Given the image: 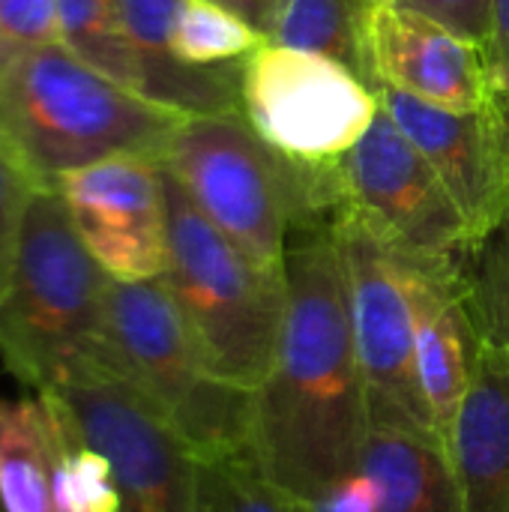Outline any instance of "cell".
<instances>
[{
	"mask_svg": "<svg viewBox=\"0 0 509 512\" xmlns=\"http://www.w3.org/2000/svg\"><path fill=\"white\" fill-rule=\"evenodd\" d=\"M57 21L63 48L138 93V72L120 0H57Z\"/></svg>",
	"mask_w": 509,
	"mask_h": 512,
	"instance_id": "7402d4cb",
	"label": "cell"
},
{
	"mask_svg": "<svg viewBox=\"0 0 509 512\" xmlns=\"http://www.w3.org/2000/svg\"><path fill=\"white\" fill-rule=\"evenodd\" d=\"M240 111L285 162L324 174L369 132L381 99L345 63L267 39L240 66Z\"/></svg>",
	"mask_w": 509,
	"mask_h": 512,
	"instance_id": "ba28073f",
	"label": "cell"
},
{
	"mask_svg": "<svg viewBox=\"0 0 509 512\" xmlns=\"http://www.w3.org/2000/svg\"><path fill=\"white\" fill-rule=\"evenodd\" d=\"M45 192L0 135V297L9 285L33 198Z\"/></svg>",
	"mask_w": 509,
	"mask_h": 512,
	"instance_id": "cb8c5ba5",
	"label": "cell"
},
{
	"mask_svg": "<svg viewBox=\"0 0 509 512\" xmlns=\"http://www.w3.org/2000/svg\"><path fill=\"white\" fill-rule=\"evenodd\" d=\"M333 213L291 222L276 357L252 393V462L300 501L357 471L372 432Z\"/></svg>",
	"mask_w": 509,
	"mask_h": 512,
	"instance_id": "6da1fadb",
	"label": "cell"
},
{
	"mask_svg": "<svg viewBox=\"0 0 509 512\" xmlns=\"http://www.w3.org/2000/svg\"><path fill=\"white\" fill-rule=\"evenodd\" d=\"M162 165L186 198L273 276H285L291 222L312 210H336L327 177L285 162L243 111L186 117Z\"/></svg>",
	"mask_w": 509,
	"mask_h": 512,
	"instance_id": "277c9868",
	"label": "cell"
},
{
	"mask_svg": "<svg viewBox=\"0 0 509 512\" xmlns=\"http://www.w3.org/2000/svg\"><path fill=\"white\" fill-rule=\"evenodd\" d=\"M333 192L336 207L363 219L405 261L462 270L471 228L435 168L384 108L333 168Z\"/></svg>",
	"mask_w": 509,
	"mask_h": 512,
	"instance_id": "30bf717a",
	"label": "cell"
},
{
	"mask_svg": "<svg viewBox=\"0 0 509 512\" xmlns=\"http://www.w3.org/2000/svg\"><path fill=\"white\" fill-rule=\"evenodd\" d=\"M333 231L348 279L354 345L372 429H393L441 444L420 387L417 321L405 258L342 207L333 213Z\"/></svg>",
	"mask_w": 509,
	"mask_h": 512,
	"instance_id": "9c48e42d",
	"label": "cell"
},
{
	"mask_svg": "<svg viewBox=\"0 0 509 512\" xmlns=\"http://www.w3.org/2000/svg\"><path fill=\"white\" fill-rule=\"evenodd\" d=\"M264 42L258 27L216 0H183L171 27V51L192 69L237 66Z\"/></svg>",
	"mask_w": 509,
	"mask_h": 512,
	"instance_id": "44dd1931",
	"label": "cell"
},
{
	"mask_svg": "<svg viewBox=\"0 0 509 512\" xmlns=\"http://www.w3.org/2000/svg\"><path fill=\"white\" fill-rule=\"evenodd\" d=\"M459 279L480 339L509 354V198L498 219L471 240Z\"/></svg>",
	"mask_w": 509,
	"mask_h": 512,
	"instance_id": "ffe728a7",
	"label": "cell"
},
{
	"mask_svg": "<svg viewBox=\"0 0 509 512\" xmlns=\"http://www.w3.org/2000/svg\"><path fill=\"white\" fill-rule=\"evenodd\" d=\"M309 504L315 512H378V483L357 468Z\"/></svg>",
	"mask_w": 509,
	"mask_h": 512,
	"instance_id": "83f0119b",
	"label": "cell"
},
{
	"mask_svg": "<svg viewBox=\"0 0 509 512\" xmlns=\"http://www.w3.org/2000/svg\"><path fill=\"white\" fill-rule=\"evenodd\" d=\"M39 396L108 462L123 512H198L195 450L105 354L78 363Z\"/></svg>",
	"mask_w": 509,
	"mask_h": 512,
	"instance_id": "52a82bcc",
	"label": "cell"
},
{
	"mask_svg": "<svg viewBox=\"0 0 509 512\" xmlns=\"http://www.w3.org/2000/svg\"><path fill=\"white\" fill-rule=\"evenodd\" d=\"M111 276L81 243L57 189L33 198L0 297V363L33 393L105 354Z\"/></svg>",
	"mask_w": 509,
	"mask_h": 512,
	"instance_id": "3957f363",
	"label": "cell"
},
{
	"mask_svg": "<svg viewBox=\"0 0 509 512\" xmlns=\"http://www.w3.org/2000/svg\"><path fill=\"white\" fill-rule=\"evenodd\" d=\"M486 63L492 78V96L501 117L509 114V0H492L489 33H486Z\"/></svg>",
	"mask_w": 509,
	"mask_h": 512,
	"instance_id": "4316f807",
	"label": "cell"
},
{
	"mask_svg": "<svg viewBox=\"0 0 509 512\" xmlns=\"http://www.w3.org/2000/svg\"><path fill=\"white\" fill-rule=\"evenodd\" d=\"M375 93L447 186L471 228V240L483 234L509 198V141L501 111L495 105L447 111L390 87Z\"/></svg>",
	"mask_w": 509,
	"mask_h": 512,
	"instance_id": "4fadbf2b",
	"label": "cell"
},
{
	"mask_svg": "<svg viewBox=\"0 0 509 512\" xmlns=\"http://www.w3.org/2000/svg\"><path fill=\"white\" fill-rule=\"evenodd\" d=\"M186 114L117 84L63 45L0 63V135L39 183L114 156H165Z\"/></svg>",
	"mask_w": 509,
	"mask_h": 512,
	"instance_id": "7a4b0ae2",
	"label": "cell"
},
{
	"mask_svg": "<svg viewBox=\"0 0 509 512\" xmlns=\"http://www.w3.org/2000/svg\"><path fill=\"white\" fill-rule=\"evenodd\" d=\"M396 3L417 9V12L453 27L456 33L486 45L492 0H396Z\"/></svg>",
	"mask_w": 509,
	"mask_h": 512,
	"instance_id": "484cf974",
	"label": "cell"
},
{
	"mask_svg": "<svg viewBox=\"0 0 509 512\" xmlns=\"http://www.w3.org/2000/svg\"><path fill=\"white\" fill-rule=\"evenodd\" d=\"M360 471L378 483V512H465L453 465L435 441L372 429Z\"/></svg>",
	"mask_w": 509,
	"mask_h": 512,
	"instance_id": "ac0fdd59",
	"label": "cell"
},
{
	"mask_svg": "<svg viewBox=\"0 0 509 512\" xmlns=\"http://www.w3.org/2000/svg\"><path fill=\"white\" fill-rule=\"evenodd\" d=\"M60 45L57 0H0V63Z\"/></svg>",
	"mask_w": 509,
	"mask_h": 512,
	"instance_id": "d4e9b609",
	"label": "cell"
},
{
	"mask_svg": "<svg viewBox=\"0 0 509 512\" xmlns=\"http://www.w3.org/2000/svg\"><path fill=\"white\" fill-rule=\"evenodd\" d=\"M372 3L375 0H282L267 39L333 57L375 87L369 60Z\"/></svg>",
	"mask_w": 509,
	"mask_h": 512,
	"instance_id": "d6986e66",
	"label": "cell"
},
{
	"mask_svg": "<svg viewBox=\"0 0 509 512\" xmlns=\"http://www.w3.org/2000/svg\"><path fill=\"white\" fill-rule=\"evenodd\" d=\"M105 357L171 420L198 459L252 456V393L207 369L162 276L111 282Z\"/></svg>",
	"mask_w": 509,
	"mask_h": 512,
	"instance_id": "8992f818",
	"label": "cell"
},
{
	"mask_svg": "<svg viewBox=\"0 0 509 512\" xmlns=\"http://www.w3.org/2000/svg\"><path fill=\"white\" fill-rule=\"evenodd\" d=\"M447 459L465 512H509V354L480 339Z\"/></svg>",
	"mask_w": 509,
	"mask_h": 512,
	"instance_id": "9a60e30c",
	"label": "cell"
},
{
	"mask_svg": "<svg viewBox=\"0 0 509 512\" xmlns=\"http://www.w3.org/2000/svg\"><path fill=\"white\" fill-rule=\"evenodd\" d=\"M165 171V165H162ZM168 264L162 273L207 369L255 393L276 357L285 276L255 267L165 171Z\"/></svg>",
	"mask_w": 509,
	"mask_h": 512,
	"instance_id": "5b68a950",
	"label": "cell"
},
{
	"mask_svg": "<svg viewBox=\"0 0 509 512\" xmlns=\"http://www.w3.org/2000/svg\"><path fill=\"white\" fill-rule=\"evenodd\" d=\"M183 0H120L138 72V93L186 117L240 111V66L192 69L171 51V27Z\"/></svg>",
	"mask_w": 509,
	"mask_h": 512,
	"instance_id": "2e32d148",
	"label": "cell"
},
{
	"mask_svg": "<svg viewBox=\"0 0 509 512\" xmlns=\"http://www.w3.org/2000/svg\"><path fill=\"white\" fill-rule=\"evenodd\" d=\"M198 512H315L273 486L252 456L198 459Z\"/></svg>",
	"mask_w": 509,
	"mask_h": 512,
	"instance_id": "603a6c76",
	"label": "cell"
},
{
	"mask_svg": "<svg viewBox=\"0 0 509 512\" xmlns=\"http://www.w3.org/2000/svg\"><path fill=\"white\" fill-rule=\"evenodd\" d=\"M0 512H3V510H0Z\"/></svg>",
	"mask_w": 509,
	"mask_h": 512,
	"instance_id": "4dcf8cb0",
	"label": "cell"
},
{
	"mask_svg": "<svg viewBox=\"0 0 509 512\" xmlns=\"http://www.w3.org/2000/svg\"><path fill=\"white\" fill-rule=\"evenodd\" d=\"M414 321H417V369L426 408L432 414L438 441L447 453L456 414L465 402L480 333L468 312L459 270H435L405 261Z\"/></svg>",
	"mask_w": 509,
	"mask_h": 512,
	"instance_id": "5bb4252c",
	"label": "cell"
},
{
	"mask_svg": "<svg viewBox=\"0 0 509 512\" xmlns=\"http://www.w3.org/2000/svg\"><path fill=\"white\" fill-rule=\"evenodd\" d=\"M369 60L375 90L390 87L447 111L495 105L483 45L396 0L372 3Z\"/></svg>",
	"mask_w": 509,
	"mask_h": 512,
	"instance_id": "7c38bea8",
	"label": "cell"
},
{
	"mask_svg": "<svg viewBox=\"0 0 509 512\" xmlns=\"http://www.w3.org/2000/svg\"><path fill=\"white\" fill-rule=\"evenodd\" d=\"M504 126H507V141H509V114H504Z\"/></svg>",
	"mask_w": 509,
	"mask_h": 512,
	"instance_id": "f546056e",
	"label": "cell"
},
{
	"mask_svg": "<svg viewBox=\"0 0 509 512\" xmlns=\"http://www.w3.org/2000/svg\"><path fill=\"white\" fill-rule=\"evenodd\" d=\"M216 3H222V6H228V9H234L237 15H243L252 27H258L264 36L270 33V27H273V18H276V12H279V6H282V0H216Z\"/></svg>",
	"mask_w": 509,
	"mask_h": 512,
	"instance_id": "f1b7e54d",
	"label": "cell"
},
{
	"mask_svg": "<svg viewBox=\"0 0 509 512\" xmlns=\"http://www.w3.org/2000/svg\"><path fill=\"white\" fill-rule=\"evenodd\" d=\"M54 189L81 243L111 279L144 282L165 273L168 195L159 159H102L63 174Z\"/></svg>",
	"mask_w": 509,
	"mask_h": 512,
	"instance_id": "8fae6325",
	"label": "cell"
},
{
	"mask_svg": "<svg viewBox=\"0 0 509 512\" xmlns=\"http://www.w3.org/2000/svg\"><path fill=\"white\" fill-rule=\"evenodd\" d=\"M66 432L45 396L0 399V510H57V468Z\"/></svg>",
	"mask_w": 509,
	"mask_h": 512,
	"instance_id": "e0dca14e",
	"label": "cell"
}]
</instances>
